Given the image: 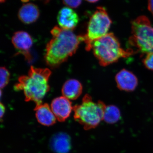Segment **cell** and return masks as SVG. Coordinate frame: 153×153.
I'll use <instances>...</instances> for the list:
<instances>
[{
    "mask_svg": "<svg viewBox=\"0 0 153 153\" xmlns=\"http://www.w3.org/2000/svg\"><path fill=\"white\" fill-rule=\"evenodd\" d=\"M51 33L52 38L47 44L45 60L47 65L55 68L74 55L80 42L83 41V37L58 26L54 27Z\"/></svg>",
    "mask_w": 153,
    "mask_h": 153,
    "instance_id": "cell-1",
    "label": "cell"
},
{
    "mask_svg": "<svg viewBox=\"0 0 153 153\" xmlns=\"http://www.w3.org/2000/svg\"><path fill=\"white\" fill-rule=\"evenodd\" d=\"M51 74L48 68L31 66L28 75L20 76L14 88L16 91H23L25 101L34 102L36 105L41 104L50 89L49 79Z\"/></svg>",
    "mask_w": 153,
    "mask_h": 153,
    "instance_id": "cell-2",
    "label": "cell"
},
{
    "mask_svg": "<svg viewBox=\"0 0 153 153\" xmlns=\"http://www.w3.org/2000/svg\"><path fill=\"white\" fill-rule=\"evenodd\" d=\"M91 49L99 64L104 67L137 53L132 49H123L118 38L112 33H108L94 41Z\"/></svg>",
    "mask_w": 153,
    "mask_h": 153,
    "instance_id": "cell-3",
    "label": "cell"
},
{
    "mask_svg": "<svg viewBox=\"0 0 153 153\" xmlns=\"http://www.w3.org/2000/svg\"><path fill=\"white\" fill-rule=\"evenodd\" d=\"M106 107L103 102H95L89 94H86L81 104L73 107L74 120L86 130L95 128L103 120Z\"/></svg>",
    "mask_w": 153,
    "mask_h": 153,
    "instance_id": "cell-4",
    "label": "cell"
},
{
    "mask_svg": "<svg viewBox=\"0 0 153 153\" xmlns=\"http://www.w3.org/2000/svg\"><path fill=\"white\" fill-rule=\"evenodd\" d=\"M131 36L129 43L136 52L146 55L153 53V27L147 17L141 16L131 23Z\"/></svg>",
    "mask_w": 153,
    "mask_h": 153,
    "instance_id": "cell-5",
    "label": "cell"
},
{
    "mask_svg": "<svg viewBox=\"0 0 153 153\" xmlns=\"http://www.w3.org/2000/svg\"><path fill=\"white\" fill-rule=\"evenodd\" d=\"M112 21L106 10L102 7H98L90 17L88 25L87 33L83 36L85 49L90 51L94 41L108 33Z\"/></svg>",
    "mask_w": 153,
    "mask_h": 153,
    "instance_id": "cell-6",
    "label": "cell"
},
{
    "mask_svg": "<svg viewBox=\"0 0 153 153\" xmlns=\"http://www.w3.org/2000/svg\"><path fill=\"white\" fill-rule=\"evenodd\" d=\"M12 42L18 54L24 55L27 60H30V51L33 45V40L29 33L23 31L16 32L12 37Z\"/></svg>",
    "mask_w": 153,
    "mask_h": 153,
    "instance_id": "cell-7",
    "label": "cell"
},
{
    "mask_svg": "<svg viewBox=\"0 0 153 153\" xmlns=\"http://www.w3.org/2000/svg\"><path fill=\"white\" fill-rule=\"evenodd\" d=\"M51 108L57 120L63 122L69 117L73 107L69 99L62 96L52 100Z\"/></svg>",
    "mask_w": 153,
    "mask_h": 153,
    "instance_id": "cell-8",
    "label": "cell"
},
{
    "mask_svg": "<svg viewBox=\"0 0 153 153\" xmlns=\"http://www.w3.org/2000/svg\"><path fill=\"white\" fill-rule=\"evenodd\" d=\"M57 21L60 27L72 31L78 25L79 19L73 9L66 7L60 9L58 12Z\"/></svg>",
    "mask_w": 153,
    "mask_h": 153,
    "instance_id": "cell-9",
    "label": "cell"
},
{
    "mask_svg": "<svg viewBox=\"0 0 153 153\" xmlns=\"http://www.w3.org/2000/svg\"><path fill=\"white\" fill-rule=\"evenodd\" d=\"M115 81L119 89L123 91H134L137 86V78L133 73L123 69L118 72L115 76Z\"/></svg>",
    "mask_w": 153,
    "mask_h": 153,
    "instance_id": "cell-10",
    "label": "cell"
},
{
    "mask_svg": "<svg viewBox=\"0 0 153 153\" xmlns=\"http://www.w3.org/2000/svg\"><path fill=\"white\" fill-rule=\"evenodd\" d=\"M40 14L38 6L33 3H27L24 4L19 9L18 16L22 23L29 25L36 22Z\"/></svg>",
    "mask_w": 153,
    "mask_h": 153,
    "instance_id": "cell-11",
    "label": "cell"
},
{
    "mask_svg": "<svg viewBox=\"0 0 153 153\" xmlns=\"http://www.w3.org/2000/svg\"><path fill=\"white\" fill-rule=\"evenodd\" d=\"M34 110L39 123L42 125L49 126L56 123V119L52 109L47 103L36 105Z\"/></svg>",
    "mask_w": 153,
    "mask_h": 153,
    "instance_id": "cell-12",
    "label": "cell"
},
{
    "mask_svg": "<svg viewBox=\"0 0 153 153\" xmlns=\"http://www.w3.org/2000/svg\"><path fill=\"white\" fill-rule=\"evenodd\" d=\"M50 146L55 152L67 153L71 149L70 137L64 133L55 134L51 139Z\"/></svg>",
    "mask_w": 153,
    "mask_h": 153,
    "instance_id": "cell-13",
    "label": "cell"
},
{
    "mask_svg": "<svg viewBox=\"0 0 153 153\" xmlns=\"http://www.w3.org/2000/svg\"><path fill=\"white\" fill-rule=\"evenodd\" d=\"M82 86L78 80L69 79L63 84L62 93L64 97L69 100H75L78 98L82 93Z\"/></svg>",
    "mask_w": 153,
    "mask_h": 153,
    "instance_id": "cell-14",
    "label": "cell"
},
{
    "mask_svg": "<svg viewBox=\"0 0 153 153\" xmlns=\"http://www.w3.org/2000/svg\"><path fill=\"white\" fill-rule=\"evenodd\" d=\"M121 117L120 111L115 105H106L103 120L105 123L113 124L117 123Z\"/></svg>",
    "mask_w": 153,
    "mask_h": 153,
    "instance_id": "cell-15",
    "label": "cell"
},
{
    "mask_svg": "<svg viewBox=\"0 0 153 153\" xmlns=\"http://www.w3.org/2000/svg\"><path fill=\"white\" fill-rule=\"evenodd\" d=\"M1 74V88H4L7 85L9 82L10 78V73L8 70L5 67H1L0 70Z\"/></svg>",
    "mask_w": 153,
    "mask_h": 153,
    "instance_id": "cell-16",
    "label": "cell"
},
{
    "mask_svg": "<svg viewBox=\"0 0 153 153\" xmlns=\"http://www.w3.org/2000/svg\"><path fill=\"white\" fill-rule=\"evenodd\" d=\"M143 62L146 68L153 71V53L146 54Z\"/></svg>",
    "mask_w": 153,
    "mask_h": 153,
    "instance_id": "cell-17",
    "label": "cell"
},
{
    "mask_svg": "<svg viewBox=\"0 0 153 153\" xmlns=\"http://www.w3.org/2000/svg\"><path fill=\"white\" fill-rule=\"evenodd\" d=\"M62 1L66 7L75 9L81 5L82 0H62Z\"/></svg>",
    "mask_w": 153,
    "mask_h": 153,
    "instance_id": "cell-18",
    "label": "cell"
},
{
    "mask_svg": "<svg viewBox=\"0 0 153 153\" xmlns=\"http://www.w3.org/2000/svg\"><path fill=\"white\" fill-rule=\"evenodd\" d=\"M148 8L153 16V0H148Z\"/></svg>",
    "mask_w": 153,
    "mask_h": 153,
    "instance_id": "cell-19",
    "label": "cell"
},
{
    "mask_svg": "<svg viewBox=\"0 0 153 153\" xmlns=\"http://www.w3.org/2000/svg\"><path fill=\"white\" fill-rule=\"evenodd\" d=\"M0 108H1V118H2L4 114L5 111V107L2 103H1L0 105Z\"/></svg>",
    "mask_w": 153,
    "mask_h": 153,
    "instance_id": "cell-20",
    "label": "cell"
},
{
    "mask_svg": "<svg viewBox=\"0 0 153 153\" xmlns=\"http://www.w3.org/2000/svg\"><path fill=\"white\" fill-rule=\"evenodd\" d=\"M85 1H87V2L89 3H94L97 2L99 0H85Z\"/></svg>",
    "mask_w": 153,
    "mask_h": 153,
    "instance_id": "cell-21",
    "label": "cell"
},
{
    "mask_svg": "<svg viewBox=\"0 0 153 153\" xmlns=\"http://www.w3.org/2000/svg\"><path fill=\"white\" fill-rule=\"evenodd\" d=\"M30 0H21V1L22 2L25 3V4H26V3H27Z\"/></svg>",
    "mask_w": 153,
    "mask_h": 153,
    "instance_id": "cell-22",
    "label": "cell"
},
{
    "mask_svg": "<svg viewBox=\"0 0 153 153\" xmlns=\"http://www.w3.org/2000/svg\"><path fill=\"white\" fill-rule=\"evenodd\" d=\"M6 0H0V2L1 3H4L5 2Z\"/></svg>",
    "mask_w": 153,
    "mask_h": 153,
    "instance_id": "cell-23",
    "label": "cell"
},
{
    "mask_svg": "<svg viewBox=\"0 0 153 153\" xmlns=\"http://www.w3.org/2000/svg\"><path fill=\"white\" fill-rule=\"evenodd\" d=\"M42 1H44V2H45L46 3L49 2V1L50 0H42Z\"/></svg>",
    "mask_w": 153,
    "mask_h": 153,
    "instance_id": "cell-24",
    "label": "cell"
}]
</instances>
